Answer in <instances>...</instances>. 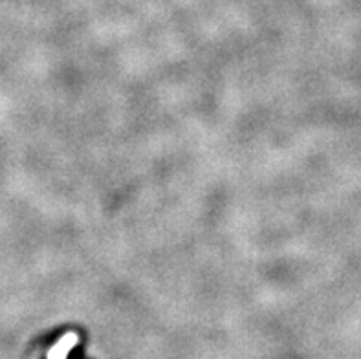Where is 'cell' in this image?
<instances>
[{
    "label": "cell",
    "instance_id": "1",
    "mask_svg": "<svg viewBox=\"0 0 361 359\" xmlns=\"http://www.w3.org/2000/svg\"><path fill=\"white\" fill-rule=\"evenodd\" d=\"M75 343H78V336L75 334H67L61 341L57 343L56 347L51 348L50 358L48 359H67L68 352L75 347Z\"/></svg>",
    "mask_w": 361,
    "mask_h": 359
}]
</instances>
